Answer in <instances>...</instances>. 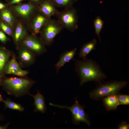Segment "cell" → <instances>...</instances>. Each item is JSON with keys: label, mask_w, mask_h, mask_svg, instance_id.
Returning a JSON list of instances; mask_svg holds the SVG:
<instances>
[{"label": "cell", "mask_w": 129, "mask_h": 129, "mask_svg": "<svg viewBox=\"0 0 129 129\" xmlns=\"http://www.w3.org/2000/svg\"><path fill=\"white\" fill-rule=\"evenodd\" d=\"M75 70L80 78L81 86L90 81L100 83L106 77L97 62L86 58L82 60H75Z\"/></svg>", "instance_id": "obj_1"}, {"label": "cell", "mask_w": 129, "mask_h": 129, "mask_svg": "<svg viewBox=\"0 0 129 129\" xmlns=\"http://www.w3.org/2000/svg\"><path fill=\"white\" fill-rule=\"evenodd\" d=\"M36 81L16 77L1 80V85L9 94L19 97L27 94Z\"/></svg>", "instance_id": "obj_2"}, {"label": "cell", "mask_w": 129, "mask_h": 129, "mask_svg": "<svg viewBox=\"0 0 129 129\" xmlns=\"http://www.w3.org/2000/svg\"><path fill=\"white\" fill-rule=\"evenodd\" d=\"M93 90L89 93L90 98L97 100L104 97L115 95L119 93L120 90L128 84L127 81H114L101 83Z\"/></svg>", "instance_id": "obj_3"}, {"label": "cell", "mask_w": 129, "mask_h": 129, "mask_svg": "<svg viewBox=\"0 0 129 129\" xmlns=\"http://www.w3.org/2000/svg\"><path fill=\"white\" fill-rule=\"evenodd\" d=\"M55 16L62 27L73 32L78 28V16L76 10L72 6L58 11Z\"/></svg>", "instance_id": "obj_4"}, {"label": "cell", "mask_w": 129, "mask_h": 129, "mask_svg": "<svg viewBox=\"0 0 129 129\" xmlns=\"http://www.w3.org/2000/svg\"><path fill=\"white\" fill-rule=\"evenodd\" d=\"M40 38L45 45L50 46L53 43L56 36L63 28L57 20L49 19L43 27Z\"/></svg>", "instance_id": "obj_5"}, {"label": "cell", "mask_w": 129, "mask_h": 129, "mask_svg": "<svg viewBox=\"0 0 129 129\" xmlns=\"http://www.w3.org/2000/svg\"><path fill=\"white\" fill-rule=\"evenodd\" d=\"M22 42L24 46L36 55H42L47 51L44 43L40 38L35 36L27 37L23 39Z\"/></svg>", "instance_id": "obj_6"}, {"label": "cell", "mask_w": 129, "mask_h": 129, "mask_svg": "<svg viewBox=\"0 0 129 129\" xmlns=\"http://www.w3.org/2000/svg\"><path fill=\"white\" fill-rule=\"evenodd\" d=\"M5 74H12L20 77L26 76L28 73L27 71L21 68L14 55L8 62L5 68Z\"/></svg>", "instance_id": "obj_7"}, {"label": "cell", "mask_w": 129, "mask_h": 129, "mask_svg": "<svg viewBox=\"0 0 129 129\" xmlns=\"http://www.w3.org/2000/svg\"><path fill=\"white\" fill-rule=\"evenodd\" d=\"M35 56L33 52L24 46L18 49V58L23 65L27 66L33 64L35 61Z\"/></svg>", "instance_id": "obj_8"}, {"label": "cell", "mask_w": 129, "mask_h": 129, "mask_svg": "<svg viewBox=\"0 0 129 129\" xmlns=\"http://www.w3.org/2000/svg\"><path fill=\"white\" fill-rule=\"evenodd\" d=\"M38 6L30 2L27 3L19 4L13 6L15 11L22 17H28L34 11L38 8Z\"/></svg>", "instance_id": "obj_9"}, {"label": "cell", "mask_w": 129, "mask_h": 129, "mask_svg": "<svg viewBox=\"0 0 129 129\" xmlns=\"http://www.w3.org/2000/svg\"><path fill=\"white\" fill-rule=\"evenodd\" d=\"M39 11L49 18L56 15L59 11L55 6L49 0H44L38 6Z\"/></svg>", "instance_id": "obj_10"}, {"label": "cell", "mask_w": 129, "mask_h": 129, "mask_svg": "<svg viewBox=\"0 0 129 129\" xmlns=\"http://www.w3.org/2000/svg\"><path fill=\"white\" fill-rule=\"evenodd\" d=\"M77 48H75L70 51H66L62 53L59 60L55 64V67L57 73L66 63L73 59L75 55Z\"/></svg>", "instance_id": "obj_11"}, {"label": "cell", "mask_w": 129, "mask_h": 129, "mask_svg": "<svg viewBox=\"0 0 129 129\" xmlns=\"http://www.w3.org/2000/svg\"><path fill=\"white\" fill-rule=\"evenodd\" d=\"M11 55L10 51L5 48L0 46V77L5 74V70Z\"/></svg>", "instance_id": "obj_12"}, {"label": "cell", "mask_w": 129, "mask_h": 129, "mask_svg": "<svg viewBox=\"0 0 129 129\" xmlns=\"http://www.w3.org/2000/svg\"><path fill=\"white\" fill-rule=\"evenodd\" d=\"M39 12L40 13L35 16L33 21L32 29L34 34L38 33L45 24L51 19Z\"/></svg>", "instance_id": "obj_13"}, {"label": "cell", "mask_w": 129, "mask_h": 129, "mask_svg": "<svg viewBox=\"0 0 129 129\" xmlns=\"http://www.w3.org/2000/svg\"><path fill=\"white\" fill-rule=\"evenodd\" d=\"M32 96L34 99V105L35 106L34 111L39 112L43 113L46 110V107L43 96L39 91H37V93L33 95L30 94Z\"/></svg>", "instance_id": "obj_14"}, {"label": "cell", "mask_w": 129, "mask_h": 129, "mask_svg": "<svg viewBox=\"0 0 129 129\" xmlns=\"http://www.w3.org/2000/svg\"><path fill=\"white\" fill-rule=\"evenodd\" d=\"M97 41L95 39L84 44L81 48L78 54L79 57L83 59L86 58V56L91 52L95 49Z\"/></svg>", "instance_id": "obj_15"}, {"label": "cell", "mask_w": 129, "mask_h": 129, "mask_svg": "<svg viewBox=\"0 0 129 129\" xmlns=\"http://www.w3.org/2000/svg\"><path fill=\"white\" fill-rule=\"evenodd\" d=\"M103 105L108 111L115 110L119 105L118 99L116 96L113 95L102 98Z\"/></svg>", "instance_id": "obj_16"}, {"label": "cell", "mask_w": 129, "mask_h": 129, "mask_svg": "<svg viewBox=\"0 0 129 129\" xmlns=\"http://www.w3.org/2000/svg\"><path fill=\"white\" fill-rule=\"evenodd\" d=\"M84 106L81 105L79 111L75 117L72 118L73 123L75 124H79L81 122L85 123L88 126L91 125L87 115L84 110Z\"/></svg>", "instance_id": "obj_17"}, {"label": "cell", "mask_w": 129, "mask_h": 129, "mask_svg": "<svg viewBox=\"0 0 129 129\" xmlns=\"http://www.w3.org/2000/svg\"><path fill=\"white\" fill-rule=\"evenodd\" d=\"M26 31L22 24L19 23L16 27L14 35V40L16 44H18L25 37Z\"/></svg>", "instance_id": "obj_18"}, {"label": "cell", "mask_w": 129, "mask_h": 129, "mask_svg": "<svg viewBox=\"0 0 129 129\" xmlns=\"http://www.w3.org/2000/svg\"><path fill=\"white\" fill-rule=\"evenodd\" d=\"M50 105L60 108H65L69 110L71 112L72 118H74L76 117L78 114L81 108V105L78 102L77 99L75 98V103L72 106L68 107L66 106L60 105H56L50 103Z\"/></svg>", "instance_id": "obj_19"}, {"label": "cell", "mask_w": 129, "mask_h": 129, "mask_svg": "<svg viewBox=\"0 0 129 129\" xmlns=\"http://www.w3.org/2000/svg\"><path fill=\"white\" fill-rule=\"evenodd\" d=\"M0 17L3 21L10 26H12L14 22L13 16L10 11L5 9L0 11Z\"/></svg>", "instance_id": "obj_20"}, {"label": "cell", "mask_w": 129, "mask_h": 129, "mask_svg": "<svg viewBox=\"0 0 129 129\" xmlns=\"http://www.w3.org/2000/svg\"><path fill=\"white\" fill-rule=\"evenodd\" d=\"M55 6L64 8L72 6L77 0H49Z\"/></svg>", "instance_id": "obj_21"}, {"label": "cell", "mask_w": 129, "mask_h": 129, "mask_svg": "<svg viewBox=\"0 0 129 129\" xmlns=\"http://www.w3.org/2000/svg\"><path fill=\"white\" fill-rule=\"evenodd\" d=\"M93 23L95 34L98 37L100 41L101 42L100 34L103 28L104 22L100 17L98 16L94 20Z\"/></svg>", "instance_id": "obj_22"}, {"label": "cell", "mask_w": 129, "mask_h": 129, "mask_svg": "<svg viewBox=\"0 0 129 129\" xmlns=\"http://www.w3.org/2000/svg\"><path fill=\"white\" fill-rule=\"evenodd\" d=\"M3 102L4 103L6 108L18 110L21 112H22L24 110V108L21 105L11 101L10 99L4 100Z\"/></svg>", "instance_id": "obj_23"}, {"label": "cell", "mask_w": 129, "mask_h": 129, "mask_svg": "<svg viewBox=\"0 0 129 129\" xmlns=\"http://www.w3.org/2000/svg\"><path fill=\"white\" fill-rule=\"evenodd\" d=\"M118 100L119 105H129V95L119 93L116 95Z\"/></svg>", "instance_id": "obj_24"}, {"label": "cell", "mask_w": 129, "mask_h": 129, "mask_svg": "<svg viewBox=\"0 0 129 129\" xmlns=\"http://www.w3.org/2000/svg\"><path fill=\"white\" fill-rule=\"evenodd\" d=\"M0 28L4 32L10 36L12 34V30L9 25L3 21L0 22Z\"/></svg>", "instance_id": "obj_25"}, {"label": "cell", "mask_w": 129, "mask_h": 129, "mask_svg": "<svg viewBox=\"0 0 129 129\" xmlns=\"http://www.w3.org/2000/svg\"><path fill=\"white\" fill-rule=\"evenodd\" d=\"M8 38L3 32L0 30V41L3 43H5Z\"/></svg>", "instance_id": "obj_26"}, {"label": "cell", "mask_w": 129, "mask_h": 129, "mask_svg": "<svg viewBox=\"0 0 129 129\" xmlns=\"http://www.w3.org/2000/svg\"><path fill=\"white\" fill-rule=\"evenodd\" d=\"M129 129V124L125 122H123L118 125L117 129Z\"/></svg>", "instance_id": "obj_27"}, {"label": "cell", "mask_w": 129, "mask_h": 129, "mask_svg": "<svg viewBox=\"0 0 129 129\" xmlns=\"http://www.w3.org/2000/svg\"><path fill=\"white\" fill-rule=\"evenodd\" d=\"M25 0H11L8 3L9 5H12L15 4L20 3Z\"/></svg>", "instance_id": "obj_28"}, {"label": "cell", "mask_w": 129, "mask_h": 129, "mask_svg": "<svg viewBox=\"0 0 129 129\" xmlns=\"http://www.w3.org/2000/svg\"><path fill=\"white\" fill-rule=\"evenodd\" d=\"M30 2L38 6L44 0H28Z\"/></svg>", "instance_id": "obj_29"}, {"label": "cell", "mask_w": 129, "mask_h": 129, "mask_svg": "<svg viewBox=\"0 0 129 129\" xmlns=\"http://www.w3.org/2000/svg\"><path fill=\"white\" fill-rule=\"evenodd\" d=\"M7 5L4 3L0 1V11H1L6 8Z\"/></svg>", "instance_id": "obj_30"}, {"label": "cell", "mask_w": 129, "mask_h": 129, "mask_svg": "<svg viewBox=\"0 0 129 129\" xmlns=\"http://www.w3.org/2000/svg\"><path fill=\"white\" fill-rule=\"evenodd\" d=\"M9 124L8 123L4 126H1L0 125V129H7Z\"/></svg>", "instance_id": "obj_31"}, {"label": "cell", "mask_w": 129, "mask_h": 129, "mask_svg": "<svg viewBox=\"0 0 129 129\" xmlns=\"http://www.w3.org/2000/svg\"><path fill=\"white\" fill-rule=\"evenodd\" d=\"M3 100L2 97L1 96V95L0 93V102H3Z\"/></svg>", "instance_id": "obj_32"}, {"label": "cell", "mask_w": 129, "mask_h": 129, "mask_svg": "<svg viewBox=\"0 0 129 129\" xmlns=\"http://www.w3.org/2000/svg\"><path fill=\"white\" fill-rule=\"evenodd\" d=\"M2 119L1 116L0 115V120H1Z\"/></svg>", "instance_id": "obj_33"}, {"label": "cell", "mask_w": 129, "mask_h": 129, "mask_svg": "<svg viewBox=\"0 0 129 129\" xmlns=\"http://www.w3.org/2000/svg\"><path fill=\"white\" fill-rule=\"evenodd\" d=\"M1 77H0V82H1V81L2 80H1Z\"/></svg>", "instance_id": "obj_34"}, {"label": "cell", "mask_w": 129, "mask_h": 129, "mask_svg": "<svg viewBox=\"0 0 129 129\" xmlns=\"http://www.w3.org/2000/svg\"><path fill=\"white\" fill-rule=\"evenodd\" d=\"M1 81L0 82V85H1Z\"/></svg>", "instance_id": "obj_35"}, {"label": "cell", "mask_w": 129, "mask_h": 129, "mask_svg": "<svg viewBox=\"0 0 129 129\" xmlns=\"http://www.w3.org/2000/svg\"><path fill=\"white\" fill-rule=\"evenodd\" d=\"M9 0H6L7 1H8Z\"/></svg>", "instance_id": "obj_36"}, {"label": "cell", "mask_w": 129, "mask_h": 129, "mask_svg": "<svg viewBox=\"0 0 129 129\" xmlns=\"http://www.w3.org/2000/svg\"><path fill=\"white\" fill-rule=\"evenodd\" d=\"M0 21H1V20H0Z\"/></svg>", "instance_id": "obj_37"}]
</instances>
